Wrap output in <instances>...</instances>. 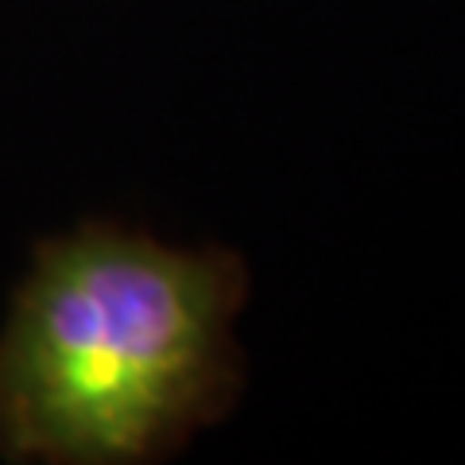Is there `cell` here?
Returning <instances> with one entry per match:
<instances>
[{
	"mask_svg": "<svg viewBox=\"0 0 465 465\" xmlns=\"http://www.w3.org/2000/svg\"><path fill=\"white\" fill-rule=\"evenodd\" d=\"M252 275L225 244L85 217L39 237L0 318V461L155 465L244 396Z\"/></svg>",
	"mask_w": 465,
	"mask_h": 465,
	"instance_id": "1",
	"label": "cell"
}]
</instances>
